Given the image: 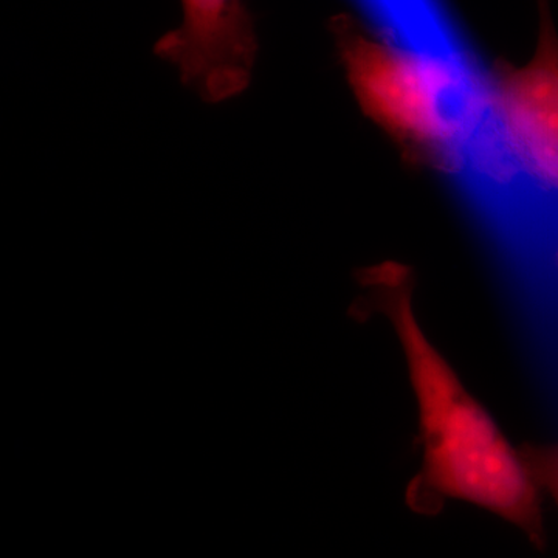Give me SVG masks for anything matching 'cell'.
Here are the masks:
<instances>
[{
    "mask_svg": "<svg viewBox=\"0 0 558 558\" xmlns=\"http://www.w3.org/2000/svg\"><path fill=\"white\" fill-rule=\"evenodd\" d=\"M377 301L398 332L418 409L424 462L407 502L435 515L449 499L472 502L523 531L542 550L548 543L542 490L486 409L433 347L411 310L407 275L398 267L369 271Z\"/></svg>",
    "mask_w": 558,
    "mask_h": 558,
    "instance_id": "1",
    "label": "cell"
},
{
    "mask_svg": "<svg viewBox=\"0 0 558 558\" xmlns=\"http://www.w3.org/2000/svg\"><path fill=\"white\" fill-rule=\"evenodd\" d=\"M179 28L156 44L157 57L205 101L242 94L255 68V27L244 0H182Z\"/></svg>",
    "mask_w": 558,
    "mask_h": 558,
    "instance_id": "2",
    "label": "cell"
},
{
    "mask_svg": "<svg viewBox=\"0 0 558 558\" xmlns=\"http://www.w3.org/2000/svg\"><path fill=\"white\" fill-rule=\"evenodd\" d=\"M537 53L510 78V117L529 168L558 190V35L548 0H538Z\"/></svg>",
    "mask_w": 558,
    "mask_h": 558,
    "instance_id": "3",
    "label": "cell"
},
{
    "mask_svg": "<svg viewBox=\"0 0 558 558\" xmlns=\"http://www.w3.org/2000/svg\"><path fill=\"white\" fill-rule=\"evenodd\" d=\"M519 450L539 490L549 494L558 506V442H529Z\"/></svg>",
    "mask_w": 558,
    "mask_h": 558,
    "instance_id": "4",
    "label": "cell"
}]
</instances>
